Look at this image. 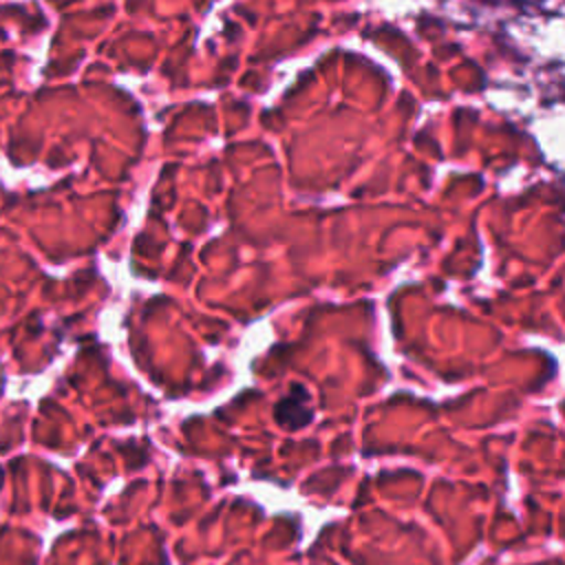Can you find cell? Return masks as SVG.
Here are the masks:
<instances>
[{"instance_id": "obj_1", "label": "cell", "mask_w": 565, "mask_h": 565, "mask_svg": "<svg viewBox=\"0 0 565 565\" xmlns=\"http://www.w3.org/2000/svg\"><path fill=\"white\" fill-rule=\"evenodd\" d=\"M0 486H2V470H0Z\"/></svg>"}]
</instances>
